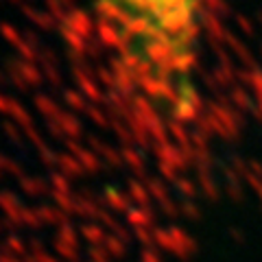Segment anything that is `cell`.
Returning <instances> with one entry per match:
<instances>
[{
	"instance_id": "cell-1",
	"label": "cell",
	"mask_w": 262,
	"mask_h": 262,
	"mask_svg": "<svg viewBox=\"0 0 262 262\" xmlns=\"http://www.w3.org/2000/svg\"><path fill=\"white\" fill-rule=\"evenodd\" d=\"M206 0H96V20L122 77L146 101L190 105Z\"/></svg>"
}]
</instances>
